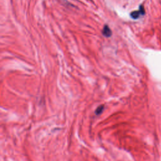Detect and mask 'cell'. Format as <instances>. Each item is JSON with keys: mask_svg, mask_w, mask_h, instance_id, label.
<instances>
[{"mask_svg": "<svg viewBox=\"0 0 161 161\" xmlns=\"http://www.w3.org/2000/svg\"><path fill=\"white\" fill-rule=\"evenodd\" d=\"M145 13V11H144V8L142 6H140V9L138 11H135L131 12L130 16H131L132 18L134 19H137L139 18L140 16L144 15Z\"/></svg>", "mask_w": 161, "mask_h": 161, "instance_id": "6da1fadb", "label": "cell"}, {"mask_svg": "<svg viewBox=\"0 0 161 161\" xmlns=\"http://www.w3.org/2000/svg\"><path fill=\"white\" fill-rule=\"evenodd\" d=\"M102 34L106 37H110L111 35V30L108 25H105L102 30Z\"/></svg>", "mask_w": 161, "mask_h": 161, "instance_id": "7a4b0ae2", "label": "cell"}, {"mask_svg": "<svg viewBox=\"0 0 161 161\" xmlns=\"http://www.w3.org/2000/svg\"><path fill=\"white\" fill-rule=\"evenodd\" d=\"M104 108H105V107H104V106H103V105H101L100 106H98V108H97V109L96 110V111H95L96 114L97 115L101 114L103 112V110H104Z\"/></svg>", "mask_w": 161, "mask_h": 161, "instance_id": "3957f363", "label": "cell"}]
</instances>
